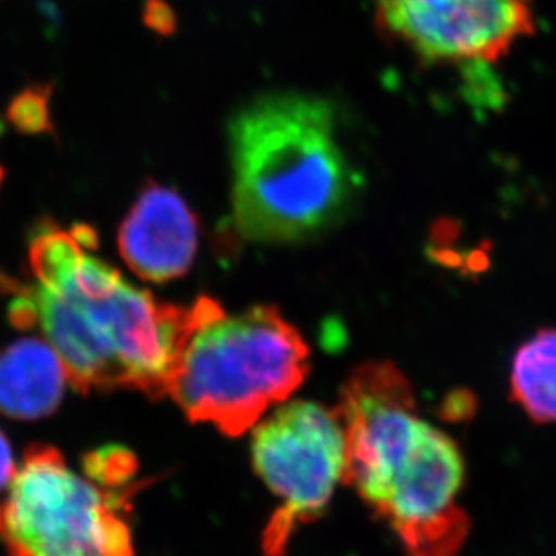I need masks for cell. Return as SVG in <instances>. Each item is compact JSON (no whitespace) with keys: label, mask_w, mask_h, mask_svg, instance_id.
<instances>
[{"label":"cell","mask_w":556,"mask_h":556,"mask_svg":"<svg viewBox=\"0 0 556 556\" xmlns=\"http://www.w3.org/2000/svg\"><path fill=\"white\" fill-rule=\"evenodd\" d=\"M87 226H38L29 242V280L13 289L10 316L37 329L78 391L132 389L168 396L193 305L161 304L103 263Z\"/></svg>","instance_id":"1"},{"label":"cell","mask_w":556,"mask_h":556,"mask_svg":"<svg viewBox=\"0 0 556 556\" xmlns=\"http://www.w3.org/2000/svg\"><path fill=\"white\" fill-rule=\"evenodd\" d=\"M345 477L410 556H457L470 520L457 503L465 459L454 439L417 417L413 389L391 364L354 370L337 408Z\"/></svg>","instance_id":"2"},{"label":"cell","mask_w":556,"mask_h":556,"mask_svg":"<svg viewBox=\"0 0 556 556\" xmlns=\"http://www.w3.org/2000/svg\"><path fill=\"white\" fill-rule=\"evenodd\" d=\"M233 223L253 242H293L337 225L354 193L329 103L266 94L230 125Z\"/></svg>","instance_id":"3"},{"label":"cell","mask_w":556,"mask_h":556,"mask_svg":"<svg viewBox=\"0 0 556 556\" xmlns=\"http://www.w3.org/2000/svg\"><path fill=\"white\" fill-rule=\"evenodd\" d=\"M307 356L302 337L274 307L226 315L214 300L199 299L168 396L190 421L237 438L304 381Z\"/></svg>","instance_id":"4"},{"label":"cell","mask_w":556,"mask_h":556,"mask_svg":"<svg viewBox=\"0 0 556 556\" xmlns=\"http://www.w3.org/2000/svg\"><path fill=\"white\" fill-rule=\"evenodd\" d=\"M136 492L103 486L59 450L35 444L0 504V542L10 556H135Z\"/></svg>","instance_id":"5"},{"label":"cell","mask_w":556,"mask_h":556,"mask_svg":"<svg viewBox=\"0 0 556 556\" xmlns=\"http://www.w3.org/2000/svg\"><path fill=\"white\" fill-rule=\"evenodd\" d=\"M253 468L278 498L264 530V556H283L302 526L320 519L345 477V430L338 410L293 402L258 422Z\"/></svg>","instance_id":"6"},{"label":"cell","mask_w":556,"mask_h":556,"mask_svg":"<svg viewBox=\"0 0 556 556\" xmlns=\"http://www.w3.org/2000/svg\"><path fill=\"white\" fill-rule=\"evenodd\" d=\"M376 18L430 64H492L535 31L531 0H376Z\"/></svg>","instance_id":"7"},{"label":"cell","mask_w":556,"mask_h":556,"mask_svg":"<svg viewBox=\"0 0 556 556\" xmlns=\"http://www.w3.org/2000/svg\"><path fill=\"white\" fill-rule=\"evenodd\" d=\"M125 263L139 277L166 282L187 274L198 250V223L170 188L149 185L119 228Z\"/></svg>","instance_id":"8"},{"label":"cell","mask_w":556,"mask_h":556,"mask_svg":"<svg viewBox=\"0 0 556 556\" xmlns=\"http://www.w3.org/2000/svg\"><path fill=\"white\" fill-rule=\"evenodd\" d=\"M70 376L42 338H22L0 351V413L35 421L59 408Z\"/></svg>","instance_id":"9"},{"label":"cell","mask_w":556,"mask_h":556,"mask_svg":"<svg viewBox=\"0 0 556 556\" xmlns=\"http://www.w3.org/2000/svg\"><path fill=\"white\" fill-rule=\"evenodd\" d=\"M509 391L533 421L556 422V329H542L517 349Z\"/></svg>","instance_id":"10"},{"label":"cell","mask_w":556,"mask_h":556,"mask_svg":"<svg viewBox=\"0 0 556 556\" xmlns=\"http://www.w3.org/2000/svg\"><path fill=\"white\" fill-rule=\"evenodd\" d=\"M46 102L40 100V98L33 97V94H26V97H22L16 103L15 109H21V111H27L26 116H21V118H16V124L21 125V127H29V129H40L46 125V109H43Z\"/></svg>","instance_id":"11"},{"label":"cell","mask_w":556,"mask_h":556,"mask_svg":"<svg viewBox=\"0 0 556 556\" xmlns=\"http://www.w3.org/2000/svg\"><path fill=\"white\" fill-rule=\"evenodd\" d=\"M16 465L11 450L10 441L5 438L4 432L0 430V492L10 486V482L15 477Z\"/></svg>","instance_id":"12"},{"label":"cell","mask_w":556,"mask_h":556,"mask_svg":"<svg viewBox=\"0 0 556 556\" xmlns=\"http://www.w3.org/2000/svg\"><path fill=\"white\" fill-rule=\"evenodd\" d=\"M2 179H4V170L0 168V185H2Z\"/></svg>","instance_id":"13"}]
</instances>
